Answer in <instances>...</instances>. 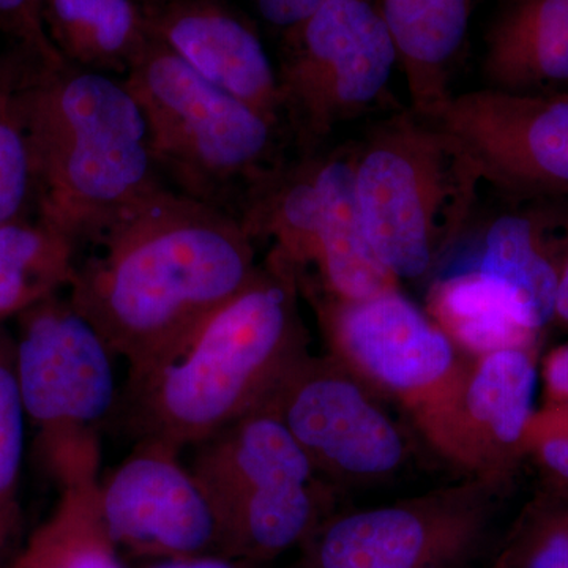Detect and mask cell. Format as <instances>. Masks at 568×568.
I'll return each instance as SVG.
<instances>
[{
    "label": "cell",
    "mask_w": 568,
    "mask_h": 568,
    "mask_svg": "<svg viewBox=\"0 0 568 568\" xmlns=\"http://www.w3.org/2000/svg\"><path fill=\"white\" fill-rule=\"evenodd\" d=\"M485 74L503 92L568 84V0H511L489 33Z\"/></svg>",
    "instance_id": "obj_17"
},
{
    "label": "cell",
    "mask_w": 568,
    "mask_h": 568,
    "mask_svg": "<svg viewBox=\"0 0 568 568\" xmlns=\"http://www.w3.org/2000/svg\"><path fill=\"white\" fill-rule=\"evenodd\" d=\"M327 2L328 0H256V7L268 24L290 31Z\"/></svg>",
    "instance_id": "obj_29"
},
{
    "label": "cell",
    "mask_w": 568,
    "mask_h": 568,
    "mask_svg": "<svg viewBox=\"0 0 568 568\" xmlns=\"http://www.w3.org/2000/svg\"><path fill=\"white\" fill-rule=\"evenodd\" d=\"M426 315L470 357L508 349L537 351L541 334L514 295L477 268L433 284Z\"/></svg>",
    "instance_id": "obj_19"
},
{
    "label": "cell",
    "mask_w": 568,
    "mask_h": 568,
    "mask_svg": "<svg viewBox=\"0 0 568 568\" xmlns=\"http://www.w3.org/2000/svg\"><path fill=\"white\" fill-rule=\"evenodd\" d=\"M424 118L465 145L484 181L515 193L568 192V93L484 89L450 95Z\"/></svg>",
    "instance_id": "obj_13"
},
{
    "label": "cell",
    "mask_w": 568,
    "mask_h": 568,
    "mask_svg": "<svg viewBox=\"0 0 568 568\" xmlns=\"http://www.w3.org/2000/svg\"><path fill=\"white\" fill-rule=\"evenodd\" d=\"M37 62L26 51L0 55V95L28 78Z\"/></svg>",
    "instance_id": "obj_31"
},
{
    "label": "cell",
    "mask_w": 568,
    "mask_h": 568,
    "mask_svg": "<svg viewBox=\"0 0 568 568\" xmlns=\"http://www.w3.org/2000/svg\"><path fill=\"white\" fill-rule=\"evenodd\" d=\"M21 102L39 220L74 246L162 186L144 114L123 80L37 63Z\"/></svg>",
    "instance_id": "obj_3"
},
{
    "label": "cell",
    "mask_w": 568,
    "mask_h": 568,
    "mask_svg": "<svg viewBox=\"0 0 568 568\" xmlns=\"http://www.w3.org/2000/svg\"><path fill=\"white\" fill-rule=\"evenodd\" d=\"M405 71L413 111L426 115L452 95L448 78L469 28L470 0H379Z\"/></svg>",
    "instance_id": "obj_18"
},
{
    "label": "cell",
    "mask_w": 568,
    "mask_h": 568,
    "mask_svg": "<svg viewBox=\"0 0 568 568\" xmlns=\"http://www.w3.org/2000/svg\"><path fill=\"white\" fill-rule=\"evenodd\" d=\"M526 462L544 474L547 484L568 491V406L545 405L534 410L526 428Z\"/></svg>",
    "instance_id": "obj_27"
},
{
    "label": "cell",
    "mask_w": 568,
    "mask_h": 568,
    "mask_svg": "<svg viewBox=\"0 0 568 568\" xmlns=\"http://www.w3.org/2000/svg\"><path fill=\"white\" fill-rule=\"evenodd\" d=\"M26 416L17 369L13 339L0 331V555L9 544L20 517L22 462L26 447Z\"/></svg>",
    "instance_id": "obj_25"
},
{
    "label": "cell",
    "mask_w": 568,
    "mask_h": 568,
    "mask_svg": "<svg viewBox=\"0 0 568 568\" xmlns=\"http://www.w3.org/2000/svg\"><path fill=\"white\" fill-rule=\"evenodd\" d=\"M13 353L26 416L48 473L61 488L100 480V436L122 398L119 355L59 295L20 315Z\"/></svg>",
    "instance_id": "obj_5"
},
{
    "label": "cell",
    "mask_w": 568,
    "mask_h": 568,
    "mask_svg": "<svg viewBox=\"0 0 568 568\" xmlns=\"http://www.w3.org/2000/svg\"><path fill=\"white\" fill-rule=\"evenodd\" d=\"M31 73L0 95V224L21 219L20 213L33 186L31 151L21 102L22 88Z\"/></svg>",
    "instance_id": "obj_26"
},
{
    "label": "cell",
    "mask_w": 568,
    "mask_h": 568,
    "mask_svg": "<svg viewBox=\"0 0 568 568\" xmlns=\"http://www.w3.org/2000/svg\"><path fill=\"white\" fill-rule=\"evenodd\" d=\"M334 355L302 358L265 399L335 495L387 487L417 462L416 437Z\"/></svg>",
    "instance_id": "obj_8"
},
{
    "label": "cell",
    "mask_w": 568,
    "mask_h": 568,
    "mask_svg": "<svg viewBox=\"0 0 568 568\" xmlns=\"http://www.w3.org/2000/svg\"><path fill=\"white\" fill-rule=\"evenodd\" d=\"M74 256L73 242L40 220L0 224V321L69 290Z\"/></svg>",
    "instance_id": "obj_22"
},
{
    "label": "cell",
    "mask_w": 568,
    "mask_h": 568,
    "mask_svg": "<svg viewBox=\"0 0 568 568\" xmlns=\"http://www.w3.org/2000/svg\"><path fill=\"white\" fill-rule=\"evenodd\" d=\"M366 234L399 280L433 271L465 230L481 178L465 145L410 111L392 119L353 159Z\"/></svg>",
    "instance_id": "obj_4"
},
{
    "label": "cell",
    "mask_w": 568,
    "mask_h": 568,
    "mask_svg": "<svg viewBox=\"0 0 568 568\" xmlns=\"http://www.w3.org/2000/svg\"><path fill=\"white\" fill-rule=\"evenodd\" d=\"M142 10L153 40L276 125L278 73L263 41L237 13L220 0H160Z\"/></svg>",
    "instance_id": "obj_15"
},
{
    "label": "cell",
    "mask_w": 568,
    "mask_h": 568,
    "mask_svg": "<svg viewBox=\"0 0 568 568\" xmlns=\"http://www.w3.org/2000/svg\"><path fill=\"white\" fill-rule=\"evenodd\" d=\"M536 386L537 351L469 355L454 384L410 420L436 455L467 476L514 484L526 462Z\"/></svg>",
    "instance_id": "obj_11"
},
{
    "label": "cell",
    "mask_w": 568,
    "mask_h": 568,
    "mask_svg": "<svg viewBox=\"0 0 568 568\" xmlns=\"http://www.w3.org/2000/svg\"><path fill=\"white\" fill-rule=\"evenodd\" d=\"M142 2H144V6L142 7H149L153 6V3L160 2V0H142Z\"/></svg>",
    "instance_id": "obj_34"
},
{
    "label": "cell",
    "mask_w": 568,
    "mask_h": 568,
    "mask_svg": "<svg viewBox=\"0 0 568 568\" xmlns=\"http://www.w3.org/2000/svg\"><path fill=\"white\" fill-rule=\"evenodd\" d=\"M287 33L278 73L282 110L308 144L377 102L398 63L386 22L369 0H328Z\"/></svg>",
    "instance_id": "obj_10"
},
{
    "label": "cell",
    "mask_w": 568,
    "mask_h": 568,
    "mask_svg": "<svg viewBox=\"0 0 568 568\" xmlns=\"http://www.w3.org/2000/svg\"><path fill=\"white\" fill-rule=\"evenodd\" d=\"M564 261L551 252L534 220L506 215L489 227L477 271L503 284L541 332L555 320Z\"/></svg>",
    "instance_id": "obj_21"
},
{
    "label": "cell",
    "mask_w": 568,
    "mask_h": 568,
    "mask_svg": "<svg viewBox=\"0 0 568 568\" xmlns=\"http://www.w3.org/2000/svg\"><path fill=\"white\" fill-rule=\"evenodd\" d=\"M242 220L160 186L77 263L69 298L129 369L181 346L256 274Z\"/></svg>",
    "instance_id": "obj_1"
},
{
    "label": "cell",
    "mask_w": 568,
    "mask_h": 568,
    "mask_svg": "<svg viewBox=\"0 0 568 568\" xmlns=\"http://www.w3.org/2000/svg\"><path fill=\"white\" fill-rule=\"evenodd\" d=\"M43 6L44 0H0V26L41 67L61 69L67 62L48 36Z\"/></svg>",
    "instance_id": "obj_28"
},
{
    "label": "cell",
    "mask_w": 568,
    "mask_h": 568,
    "mask_svg": "<svg viewBox=\"0 0 568 568\" xmlns=\"http://www.w3.org/2000/svg\"><path fill=\"white\" fill-rule=\"evenodd\" d=\"M320 196L316 267L325 290L339 301H364L399 290L366 234L354 185V162L338 156L315 163Z\"/></svg>",
    "instance_id": "obj_16"
},
{
    "label": "cell",
    "mask_w": 568,
    "mask_h": 568,
    "mask_svg": "<svg viewBox=\"0 0 568 568\" xmlns=\"http://www.w3.org/2000/svg\"><path fill=\"white\" fill-rule=\"evenodd\" d=\"M192 448L186 465L215 510L220 545L235 555L275 558L331 515L335 493L264 407Z\"/></svg>",
    "instance_id": "obj_6"
},
{
    "label": "cell",
    "mask_w": 568,
    "mask_h": 568,
    "mask_svg": "<svg viewBox=\"0 0 568 568\" xmlns=\"http://www.w3.org/2000/svg\"><path fill=\"white\" fill-rule=\"evenodd\" d=\"M514 484L469 477L383 506L328 515L310 568H463L493 530Z\"/></svg>",
    "instance_id": "obj_9"
},
{
    "label": "cell",
    "mask_w": 568,
    "mask_h": 568,
    "mask_svg": "<svg viewBox=\"0 0 568 568\" xmlns=\"http://www.w3.org/2000/svg\"><path fill=\"white\" fill-rule=\"evenodd\" d=\"M43 17L63 61L100 73H129L151 39L136 0H44Z\"/></svg>",
    "instance_id": "obj_20"
},
{
    "label": "cell",
    "mask_w": 568,
    "mask_h": 568,
    "mask_svg": "<svg viewBox=\"0 0 568 568\" xmlns=\"http://www.w3.org/2000/svg\"><path fill=\"white\" fill-rule=\"evenodd\" d=\"M181 454L163 440H136L99 481L97 504L112 545L174 559L220 545L215 510Z\"/></svg>",
    "instance_id": "obj_14"
},
{
    "label": "cell",
    "mask_w": 568,
    "mask_h": 568,
    "mask_svg": "<svg viewBox=\"0 0 568 568\" xmlns=\"http://www.w3.org/2000/svg\"><path fill=\"white\" fill-rule=\"evenodd\" d=\"M489 568H568V491L544 481L508 526Z\"/></svg>",
    "instance_id": "obj_24"
},
{
    "label": "cell",
    "mask_w": 568,
    "mask_h": 568,
    "mask_svg": "<svg viewBox=\"0 0 568 568\" xmlns=\"http://www.w3.org/2000/svg\"><path fill=\"white\" fill-rule=\"evenodd\" d=\"M331 355L414 414L454 384L466 355L409 298L339 301L312 294Z\"/></svg>",
    "instance_id": "obj_12"
},
{
    "label": "cell",
    "mask_w": 568,
    "mask_h": 568,
    "mask_svg": "<svg viewBox=\"0 0 568 568\" xmlns=\"http://www.w3.org/2000/svg\"><path fill=\"white\" fill-rule=\"evenodd\" d=\"M555 317L568 324V254L560 268L558 293H556Z\"/></svg>",
    "instance_id": "obj_33"
},
{
    "label": "cell",
    "mask_w": 568,
    "mask_h": 568,
    "mask_svg": "<svg viewBox=\"0 0 568 568\" xmlns=\"http://www.w3.org/2000/svg\"><path fill=\"white\" fill-rule=\"evenodd\" d=\"M301 276L268 256L181 346L129 369L118 417L136 440L192 448L264 405L310 354Z\"/></svg>",
    "instance_id": "obj_2"
},
{
    "label": "cell",
    "mask_w": 568,
    "mask_h": 568,
    "mask_svg": "<svg viewBox=\"0 0 568 568\" xmlns=\"http://www.w3.org/2000/svg\"><path fill=\"white\" fill-rule=\"evenodd\" d=\"M545 405L568 406V345L556 347L541 366Z\"/></svg>",
    "instance_id": "obj_30"
},
{
    "label": "cell",
    "mask_w": 568,
    "mask_h": 568,
    "mask_svg": "<svg viewBox=\"0 0 568 568\" xmlns=\"http://www.w3.org/2000/svg\"><path fill=\"white\" fill-rule=\"evenodd\" d=\"M99 481L63 487L55 514L11 568H122L100 519Z\"/></svg>",
    "instance_id": "obj_23"
},
{
    "label": "cell",
    "mask_w": 568,
    "mask_h": 568,
    "mask_svg": "<svg viewBox=\"0 0 568 568\" xmlns=\"http://www.w3.org/2000/svg\"><path fill=\"white\" fill-rule=\"evenodd\" d=\"M152 568H239L231 564L230 560L216 558H201V556H192V558H175L159 564Z\"/></svg>",
    "instance_id": "obj_32"
},
{
    "label": "cell",
    "mask_w": 568,
    "mask_h": 568,
    "mask_svg": "<svg viewBox=\"0 0 568 568\" xmlns=\"http://www.w3.org/2000/svg\"><path fill=\"white\" fill-rule=\"evenodd\" d=\"M123 82L144 114L153 162L179 192L220 207L224 190L267 159L275 123L152 37Z\"/></svg>",
    "instance_id": "obj_7"
}]
</instances>
